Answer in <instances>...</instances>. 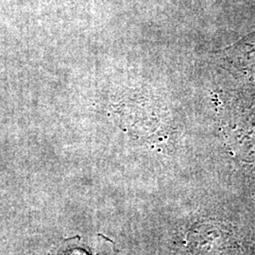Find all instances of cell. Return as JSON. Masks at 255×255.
Returning a JSON list of instances; mask_svg holds the SVG:
<instances>
[{
	"label": "cell",
	"mask_w": 255,
	"mask_h": 255,
	"mask_svg": "<svg viewBox=\"0 0 255 255\" xmlns=\"http://www.w3.org/2000/svg\"><path fill=\"white\" fill-rule=\"evenodd\" d=\"M219 55L226 69L250 82H255V31L221 50Z\"/></svg>",
	"instance_id": "cell-1"
}]
</instances>
